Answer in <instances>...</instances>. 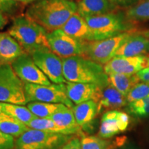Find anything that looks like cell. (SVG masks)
<instances>
[{"instance_id": "28", "label": "cell", "mask_w": 149, "mask_h": 149, "mask_svg": "<svg viewBox=\"0 0 149 149\" xmlns=\"http://www.w3.org/2000/svg\"><path fill=\"white\" fill-rule=\"evenodd\" d=\"M126 107L128 114L136 118L149 117V96L142 100L128 103Z\"/></svg>"}, {"instance_id": "1", "label": "cell", "mask_w": 149, "mask_h": 149, "mask_svg": "<svg viewBox=\"0 0 149 149\" xmlns=\"http://www.w3.org/2000/svg\"><path fill=\"white\" fill-rule=\"evenodd\" d=\"M77 12V3L70 0H36L26 7L25 15L48 32L61 29Z\"/></svg>"}, {"instance_id": "17", "label": "cell", "mask_w": 149, "mask_h": 149, "mask_svg": "<svg viewBox=\"0 0 149 149\" xmlns=\"http://www.w3.org/2000/svg\"><path fill=\"white\" fill-rule=\"evenodd\" d=\"M24 53L20 44L8 32L0 33V65L11 64Z\"/></svg>"}, {"instance_id": "37", "label": "cell", "mask_w": 149, "mask_h": 149, "mask_svg": "<svg viewBox=\"0 0 149 149\" xmlns=\"http://www.w3.org/2000/svg\"><path fill=\"white\" fill-rule=\"evenodd\" d=\"M13 1H17V2H19L22 3V4L28 6L31 4V3H32L34 2V1H36V0H13Z\"/></svg>"}, {"instance_id": "24", "label": "cell", "mask_w": 149, "mask_h": 149, "mask_svg": "<svg viewBox=\"0 0 149 149\" xmlns=\"http://www.w3.org/2000/svg\"><path fill=\"white\" fill-rule=\"evenodd\" d=\"M28 127L33 129L44 130V131L51 132L54 133L64 134L68 135H74L77 133L74 130L67 129L66 128L58 125L51 118H40L35 117L27 124Z\"/></svg>"}, {"instance_id": "30", "label": "cell", "mask_w": 149, "mask_h": 149, "mask_svg": "<svg viewBox=\"0 0 149 149\" xmlns=\"http://www.w3.org/2000/svg\"><path fill=\"white\" fill-rule=\"evenodd\" d=\"M149 96V83L141 82L137 84L129 91L126 95V100L128 103L142 100Z\"/></svg>"}, {"instance_id": "7", "label": "cell", "mask_w": 149, "mask_h": 149, "mask_svg": "<svg viewBox=\"0 0 149 149\" xmlns=\"http://www.w3.org/2000/svg\"><path fill=\"white\" fill-rule=\"evenodd\" d=\"M24 88L28 103L40 102L63 104L70 109L74 107V104L67 95L66 84L40 85L25 83Z\"/></svg>"}, {"instance_id": "8", "label": "cell", "mask_w": 149, "mask_h": 149, "mask_svg": "<svg viewBox=\"0 0 149 149\" xmlns=\"http://www.w3.org/2000/svg\"><path fill=\"white\" fill-rule=\"evenodd\" d=\"M131 31L106 40L86 42L83 56L98 64L105 65L115 57L118 48L129 36Z\"/></svg>"}, {"instance_id": "11", "label": "cell", "mask_w": 149, "mask_h": 149, "mask_svg": "<svg viewBox=\"0 0 149 149\" xmlns=\"http://www.w3.org/2000/svg\"><path fill=\"white\" fill-rule=\"evenodd\" d=\"M17 75L24 83L50 85L51 81L40 69L30 54L24 53L11 64Z\"/></svg>"}, {"instance_id": "34", "label": "cell", "mask_w": 149, "mask_h": 149, "mask_svg": "<svg viewBox=\"0 0 149 149\" xmlns=\"http://www.w3.org/2000/svg\"><path fill=\"white\" fill-rule=\"evenodd\" d=\"M140 81L143 82L149 83V67L140 70L136 74Z\"/></svg>"}, {"instance_id": "19", "label": "cell", "mask_w": 149, "mask_h": 149, "mask_svg": "<svg viewBox=\"0 0 149 149\" xmlns=\"http://www.w3.org/2000/svg\"><path fill=\"white\" fill-rule=\"evenodd\" d=\"M61 29L72 38L81 42H91V31L85 18L78 13L68 19Z\"/></svg>"}, {"instance_id": "6", "label": "cell", "mask_w": 149, "mask_h": 149, "mask_svg": "<svg viewBox=\"0 0 149 149\" xmlns=\"http://www.w3.org/2000/svg\"><path fill=\"white\" fill-rule=\"evenodd\" d=\"M24 85L11 64L0 65V102L27 104Z\"/></svg>"}, {"instance_id": "33", "label": "cell", "mask_w": 149, "mask_h": 149, "mask_svg": "<svg viewBox=\"0 0 149 149\" xmlns=\"http://www.w3.org/2000/svg\"><path fill=\"white\" fill-rule=\"evenodd\" d=\"M111 2L117 6L118 8H128L131 6L139 0H109Z\"/></svg>"}, {"instance_id": "26", "label": "cell", "mask_w": 149, "mask_h": 149, "mask_svg": "<svg viewBox=\"0 0 149 149\" xmlns=\"http://www.w3.org/2000/svg\"><path fill=\"white\" fill-rule=\"evenodd\" d=\"M124 13L133 23L136 21H149V0H139L126 8Z\"/></svg>"}, {"instance_id": "16", "label": "cell", "mask_w": 149, "mask_h": 149, "mask_svg": "<svg viewBox=\"0 0 149 149\" xmlns=\"http://www.w3.org/2000/svg\"><path fill=\"white\" fill-rule=\"evenodd\" d=\"M126 97L110 84L101 89L97 102L99 113L104 111H113L126 107Z\"/></svg>"}, {"instance_id": "31", "label": "cell", "mask_w": 149, "mask_h": 149, "mask_svg": "<svg viewBox=\"0 0 149 149\" xmlns=\"http://www.w3.org/2000/svg\"><path fill=\"white\" fill-rule=\"evenodd\" d=\"M15 146L14 137L0 130V149H15Z\"/></svg>"}, {"instance_id": "12", "label": "cell", "mask_w": 149, "mask_h": 149, "mask_svg": "<svg viewBox=\"0 0 149 149\" xmlns=\"http://www.w3.org/2000/svg\"><path fill=\"white\" fill-rule=\"evenodd\" d=\"M149 67V56L139 55L135 57H115L104 66L107 74L122 73L135 74L140 70Z\"/></svg>"}, {"instance_id": "22", "label": "cell", "mask_w": 149, "mask_h": 149, "mask_svg": "<svg viewBox=\"0 0 149 149\" xmlns=\"http://www.w3.org/2000/svg\"><path fill=\"white\" fill-rule=\"evenodd\" d=\"M109 82L112 86L126 97L129 91L139 82L137 74L111 73L108 74Z\"/></svg>"}, {"instance_id": "32", "label": "cell", "mask_w": 149, "mask_h": 149, "mask_svg": "<svg viewBox=\"0 0 149 149\" xmlns=\"http://www.w3.org/2000/svg\"><path fill=\"white\" fill-rule=\"evenodd\" d=\"M57 149H81V139L79 137H75V135L68 142Z\"/></svg>"}, {"instance_id": "14", "label": "cell", "mask_w": 149, "mask_h": 149, "mask_svg": "<svg viewBox=\"0 0 149 149\" xmlns=\"http://www.w3.org/2000/svg\"><path fill=\"white\" fill-rule=\"evenodd\" d=\"M66 93L73 104H77L94 100L97 103L102 88L94 84L66 81Z\"/></svg>"}, {"instance_id": "21", "label": "cell", "mask_w": 149, "mask_h": 149, "mask_svg": "<svg viewBox=\"0 0 149 149\" xmlns=\"http://www.w3.org/2000/svg\"><path fill=\"white\" fill-rule=\"evenodd\" d=\"M50 118L58 125L67 129L74 130L77 133L79 137L84 134L83 133L80 126L77 124L72 109L65 104H61L59 109Z\"/></svg>"}, {"instance_id": "18", "label": "cell", "mask_w": 149, "mask_h": 149, "mask_svg": "<svg viewBox=\"0 0 149 149\" xmlns=\"http://www.w3.org/2000/svg\"><path fill=\"white\" fill-rule=\"evenodd\" d=\"M109 0H81L77 3V13L83 17H90L119 10Z\"/></svg>"}, {"instance_id": "35", "label": "cell", "mask_w": 149, "mask_h": 149, "mask_svg": "<svg viewBox=\"0 0 149 149\" xmlns=\"http://www.w3.org/2000/svg\"><path fill=\"white\" fill-rule=\"evenodd\" d=\"M9 22V17L0 10V30H2Z\"/></svg>"}, {"instance_id": "36", "label": "cell", "mask_w": 149, "mask_h": 149, "mask_svg": "<svg viewBox=\"0 0 149 149\" xmlns=\"http://www.w3.org/2000/svg\"><path fill=\"white\" fill-rule=\"evenodd\" d=\"M120 149H138V148L135 145L130 144V143H128V144H124L120 147Z\"/></svg>"}, {"instance_id": "4", "label": "cell", "mask_w": 149, "mask_h": 149, "mask_svg": "<svg viewBox=\"0 0 149 149\" xmlns=\"http://www.w3.org/2000/svg\"><path fill=\"white\" fill-rule=\"evenodd\" d=\"M85 19L91 31V42L111 38L133 29V22L120 10Z\"/></svg>"}, {"instance_id": "38", "label": "cell", "mask_w": 149, "mask_h": 149, "mask_svg": "<svg viewBox=\"0 0 149 149\" xmlns=\"http://www.w3.org/2000/svg\"><path fill=\"white\" fill-rule=\"evenodd\" d=\"M70 1H74V2H76L78 3L80 1H81V0H70Z\"/></svg>"}, {"instance_id": "3", "label": "cell", "mask_w": 149, "mask_h": 149, "mask_svg": "<svg viewBox=\"0 0 149 149\" xmlns=\"http://www.w3.org/2000/svg\"><path fill=\"white\" fill-rule=\"evenodd\" d=\"M8 33L20 44L25 53L30 55L38 50L50 48L47 31L25 14L13 19Z\"/></svg>"}, {"instance_id": "2", "label": "cell", "mask_w": 149, "mask_h": 149, "mask_svg": "<svg viewBox=\"0 0 149 149\" xmlns=\"http://www.w3.org/2000/svg\"><path fill=\"white\" fill-rule=\"evenodd\" d=\"M63 71L66 81L91 83L104 88L109 84L108 74L102 65L82 55L62 58Z\"/></svg>"}, {"instance_id": "10", "label": "cell", "mask_w": 149, "mask_h": 149, "mask_svg": "<svg viewBox=\"0 0 149 149\" xmlns=\"http://www.w3.org/2000/svg\"><path fill=\"white\" fill-rule=\"evenodd\" d=\"M31 55L37 66L50 81L55 84L66 82L63 71L62 58L54 53L50 48L38 50Z\"/></svg>"}, {"instance_id": "15", "label": "cell", "mask_w": 149, "mask_h": 149, "mask_svg": "<svg viewBox=\"0 0 149 149\" xmlns=\"http://www.w3.org/2000/svg\"><path fill=\"white\" fill-rule=\"evenodd\" d=\"M77 124L85 132H91L94 128V122L99 114L98 104L94 100L77 104L72 108Z\"/></svg>"}, {"instance_id": "39", "label": "cell", "mask_w": 149, "mask_h": 149, "mask_svg": "<svg viewBox=\"0 0 149 149\" xmlns=\"http://www.w3.org/2000/svg\"><path fill=\"white\" fill-rule=\"evenodd\" d=\"M109 149H115V148H114V146H111Z\"/></svg>"}, {"instance_id": "29", "label": "cell", "mask_w": 149, "mask_h": 149, "mask_svg": "<svg viewBox=\"0 0 149 149\" xmlns=\"http://www.w3.org/2000/svg\"><path fill=\"white\" fill-rule=\"evenodd\" d=\"M81 149H109L112 146L111 141L95 135H86L80 137Z\"/></svg>"}, {"instance_id": "40", "label": "cell", "mask_w": 149, "mask_h": 149, "mask_svg": "<svg viewBox=\"0 0 149 149\" xmlns=\"http://www.w3.org/2000/svg\"><path fill=\"white\" fill-rule=\"evenodd\" d=\"M1 0H0V3H1Z\"/></svg>"}, {"instance_id": "20", "label": "cell", "mask_w": 149, "mask_h": 149, "mask_svg": "<svg viewBox=\"0 0 149 149\" xmlns=\"http://www.w3.org/2000/svg\"><path fill=\"white\" fill-rule=\"evenodd\" d=\"M123 132L120 120V111H106L102 115L98 135L104 139H109Z\"/></svg>"}, {"instance_id": "27", "label": "cell", "mask_w": 149, "mask_h": 149, "mask_svg": "<svg viewBox=\"0 0 149 149\" xmlns=\"http://www.w3.org/2000/svg\"><path fill=\"white\" fill-rule=\"evenodd\" d=\"M61 104L31 102L27 104V108L35 117L50 118L60 107Z\"/></svg>"}, {"instance_id": "25", "label": "cell", "mask_w": 149, "mask_h": 149, "mask_svg": "<svg viewBox=\"0 0 149 149\" xmlns=\"http://www.w3.org/2000/svg\"><path fill=\"white\" fill-rule=\"evenodd\" d=\"M0 110L26 125L35 117L30 110L23 105L0 102Z\"/></svg>"}, {"instance_id": "9", "label": "cell", "mask_w": 149, "mask_h": 149, "mask_svg": "<svg viewBox=\"0 0 149 149\" xmlns=\"http://www.w3.org/2000/svg\"><path fill=\"white\" fill-rule=\"evenodd\" d=\"M50 49L61 58L84 55L86 42H81L67 35L61 29L47 33Z\"/></svg>"}, {"instance_id": "23", "label": "cell", "mask_w": 149, "mask_h": 149, "mask_svg": "<svg viewBox=\"0 0 149 149\" xmlns=\"http://www.w3.org/2000/svg\"><path fill=\"white\" fill-rule=\"evenodd\" d=\"M29 128L26 124L0 110V130L3 133L17 138Z\"/></svg>"}, {"instance_id": "13", "label": "cell", "mask_w": 149, "mask_h": 149, "mask_svg": "<svg viewBox=\"0 0 149 149\" xmlns=\"http://www.w3.org/2000/svg\"><path fill=\"white\" fill-rule=\"evenodd\" d=\"M149 53V31L137 32L132 30L129 36L118 48L115 57H135Z\"/></svg>"}, {"instance_id": "5", "label": "cell", "mask_w": 149, "mask_h": 149, "mask_svg": "<svg viewBox=\"0 0 149 149\" xmlns=\"http://www.w3.org/2000/svg\"><path fill=\"white\" fill-rule=\"evenodd\" d=\"M74 135L29 128L16 139L15 149H57Z\"/></svg>"}]
</instances>
